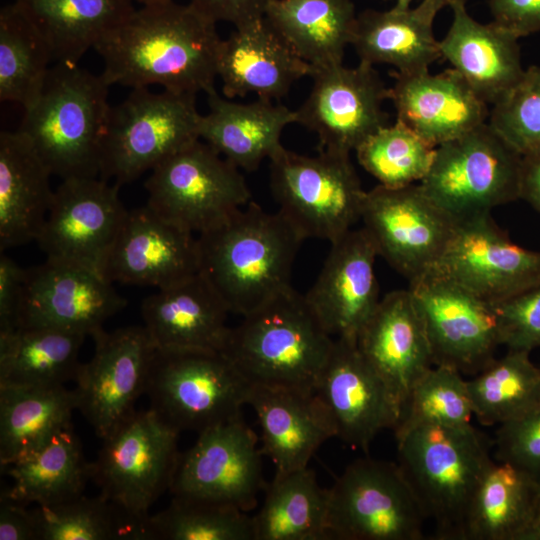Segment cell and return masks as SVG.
<instances>
[{
    "mask_svg": "<svg viewBox=\"0 0 540 540\" xmlns=\"http://www.w3.org/2000/svg\"><path fill=\"white\" fill-rule=\"evenodd\" d=\"M314 394L332 423L335 437L364 452L382 430L394 431L399 421L395 400L355 340L334 338Z\"/></svg>",
    "mask_w": 540,
    "mask_h": 540,
    "instance_id": "cell-20",
    "label": "cell"
},
{
    "mask_svg": "<svg viewBox=\"0 0 540 540\" xmlns=\"http://www.w3.org/2000/svg\"><path fill=\"white\" fill-rule=\"evenodd\" d=\"M0 540H38L33 509L0 495Z\"/></svg>",
    "mask_w": 540,
    "mask_h": 540,
    "instance_id": "cell-52",
    "label": "cell"
},
{
    "mask_svg": "<svg viewBox=\"0 0 540 540\" xmlns=\"http://www.w3.org/2000/svg\"><path fill=\"white\" fill-rule=\"evenodd\" d=\"M37 29L55 63L81 57L134 11L130 0H13Z\"/></svg>",
    "mask_w": 540,
    "mask_h": 540,
    "instance_id": "cell-33",
    "label": "cell"
},
{
    "mask_svg": "<svg viewBox=\"0 0 540 540\" xmlns=\"http://www.w3.org/2000/svg\"><path fill=\"white\" fill-rule=\"evenodd\" d=\"M109 84L78 64L50 67L35 102L24 110L19 130L52 175L97 177L111 106Z\"/></svg>",
    "mask_w": 540,
    "mask_h": 540,
    "instance_id": "cell-4",
    "label": "cell"
},
{
    "mask_svg": "<svg viewBox=\"0 0 540 540\" xmlns=\"http://www.w3.org/2000/svg\"><path fill=\"white\" fill-rule=\"evenodd\" d=\"M313 85L296 110L300 125L315 132L320 150L349 154L387 125L383 103L389 99L373 65L359 62L315 70Z\"/></svg>",
    "mask_w": 540,
    "mask_h": 540,
    "instance_id": "cell-17",
    "label": "cell"
},
{
    "mask_svg": "<svg viewBox=\"0 0 540 540\" xmlns=\"http://www.w3.org/2000/svg\"><path fill=\"white\" fill-rule=\"evenodd\" d=\"M250 387L221 352L156 347L145 394L168 426L199 434L240 417Z\"/></svg>",
    "mask_w": 540,
    "mask_h": 540,
    "instance_id": "cell-7",
    "label": "cell"
},
{
    "mask_svg": "<svg viewBox=\"0 0 540 540\" xmlns=\"http://www.w3.org/2000/svg\"><path fill=\"white\" fill-rule=\"evenodd\" d=\"M51 172L19 129L0 133V250L36 241L54 190Z\"/></svg>",
    "mask_w": 540,
    "mask_h": 540,
    "instance_id": "cell-31",
    "label": "cell"
},
{
    "mask_svg": "<svg viewBox=\"0 0 540 540\" xmlns=\"http://www.w3.org/2000/svg\"><path fill=\"white\" fill-rule=\"evenodd\" d=\"M258 437L241 416L198 434L180 453L170 488L173 497L254 509L266 483Z\"/></svg>",
    "mask_w": 540,
    "mask_h": 540,
    "instance_id": "cell-15",
    "label": "cell"
},
{
    "mask_svg": "<svg viewBox=\"0 0 540 540\" xmlns=\"http://www.w3.org/2000/svg\"><path fill=\"white\" fill-rule=\"evenodd\" d=\"M82 333L19 326L0 333V386H56L74 381Z\"/></svg>",
    "mask_w": 540,
    "mask_h": 540,
    "instance_id": "cell-38",
    "label": "cell"
},
{
    "mask_svg": "<svg viewBox=\"0 0 540 540\" xmlns=\"http://www.w3.org/2000/svg\"><path fill=\"white\" fill-rule=\"evenodd\" d=\"M270 188L279 212L305 240H338L361 219L366 191L349 154L308 156L282 146L270 159Z\"/></svg>",
    "mask_w": 540,
    "mask_h": 540,
    "instance_id": "cell-8",
    "label": "cell"
},
{
    "mask_svg": "<svg viewBox=\"0 0 540 540\" xmlns=\"http://www.w3.org/2000/svg\"><path fill=\"white\" fill-rule=\"evenodd\" d=\"M434 18L420 5L407 10L367 9L357 15L351 45L360 62L388 64L402 74L427 71L441 58Z\"/></svg>",
    "mask_w": 540,
    "mask_h": 540,
    "instance_id": "cell-32",
    "label": "cell"
},
{
    "mask_svg": "<svg viewBox=\"0 0 540 540\" xmlns=\"http://www.w3.org/2000/svg\"><path fill=\"white\" fill-rule=\"evenodd\" d=\"M265 17L314 71L343 63L357 23L351 0H272Z\"/></svg>",
    "mask_w": 540,
    "mask_h": 540,
    "instance_id": "cell-34",
    "label": "cell"
},
{
    "mask_svg": "<svg viewBox=\"0 0 540 540\" xmlns=\"http://www.w3.org/2000/svg\"><path fill=\"white\" fill-rule=\"evenodd\" d=\"M26 269L1 252L0 256V333L18 327Z\"/></svg>",
    "mask_w": 540,
    "mask_h": 540,
    "instance_id": "cell-49",
    "label": "cell"
},
{
    "mask_svg": "<svg viewBox=\"0 0 540 540\" xmlns=\"http://www.w3.org/2000/svg\"><path fill=\"white\" fill-rule=\"evenodd\" d=\"M435 148L396 120L371 135L355 153L359 164L379 185L398 188L419 183L426 176Z\"/></svg>",
    "mask_w": 540,
    "mask_h": 540,
    "instance_id": "cell-44",
    "label": "cell"
},
{
    "mask_svg": "<svg viewBox=\"0 0 540 540\" xmlns=\"http://www.w3.org/2000/svg\"><path fill=\"white\" fill-rule=\"evenodd\" d=\"M537 495V478L493 459L473 497L464 540H527Z\"/></svg>",
    "mask_w": 540,
    "mask_h": 540,
    "instance_id": "cell-36",
    "label": "cell"
},
{
    "mask_svg": "<svg viewBox=\"0 0 540 540\" xmlns=\"http://www.w3.org/2000/svg\"><path fill=\"white\" fill-rule=\"evenodd\" d=\"M126 305L101 272L46 258L26 269L18 327H51L92 337Z\"/></svg>",
    "mask_w": 540,
    "mask_h": 540,
    "instance_id": "cell-19",
    "label": "cell"
},
{
    "mask_svg": "<svg viewBox=\"0 0 540 540\" xmlns=\"http://www.w3.org/2000/svg\"><path fill=\"white\" fill-rule=\"evenodd\" d=\"M453 19L439 41L446 59L487 105H494L522 78L518 37L494 22L482 24L465 4L451 6Z\"/></svg>",
    "mask_w": 540,
    "mask_h": 540,
    "instance_id": "cell-29",
    "label": "cell"
},
{
    "mask_svg": "<svg viewBox=\"0 0 540 540\" xmlns=\"http://www.w3.org/2000/svg\"><path fill=\"white\" fill-rule=\"evenodd\" d=\"M253 515L255 540H329L328 488L309 467L275 472Z\"/></svg>",
    "mask_w": 540,
    "mask_h": 540,
    "instance_id": "cell-39",
    "label": "cell"
},
{
    "mask_svg": "<svg viewBox=\"0 0 540 540\" xmlns=\"http://www.w3.org/2000/svg\"><path fill=\"white\" fill-rule=\"evenodd\" d=\"M360 220L378 256L409 283L437 266L457 224L419 183L366 191Z\"/></svg>",
    "mask_w": 540,
    "mask_h": 540,
    "instance_id": "cell-13",
    "label": "cell"
},
{
    "mask_svg": "<svg viewBox=\"0 0 540 540\" xmlns=\"http://www.w3.org/2000/svg\"><path fill=\"white\" fill-rule=\"evenodd\" d=\"M196 94L134 88L111 106L101 145L102 179L121 186L200 140Z\"/></svg>",
    "mask_w": 540,
    "mask_h": 540,
    "instance_id": "cell-6",
    "label": "cell"
},
{
    "mask_svg": "<svg viewBox=\"0 0 540 540\" xmlns=\"http://www.w3.org/2000/svg\"><path fill=\"white\" fill-rule=\"evenodd\" d=\"M145 189L146 205L195 235L217 227L252 200L240 169L202 140L155 166Z\"/></svg>",
    "mask_w": 540,
    "mask_h": 540,
    "instance_id": "cell-12",
    "label": "cell"
},
{
    "mask_svg": "<svg viewBox=\"0 0 540 540\" xmlns=\"http://www.w3.org/2000/svg\"><path fill=\"white\" fill-rule=\"evenodd\" d=\"M222 39L194 7L175 1L142 6L107 33L94 49L111 86L209 94L215 90Z\"/></svg>",
    "mask_w": 540,
    "mask_h": 540,
    "instance_id": "cell-1",
    "label": "cell"
},
{
    "mask_svg": "<svg viewBox=\"0 0 540 540\" xmlns=\"http://www.w3.org/2000/svg\"><path fill=\"white\" fill-rule=\"evenodd\" d=\"M272 0H189V4L214 23L240 26L265 16Z\"/></svg>",
    "mask_w": 540,
    "mask_h": 540,
    "instance_id": "cell-51",
    "label": "cell"
},
{
    "mask_svg": "<svg viewBox=\"0 0 540 540\" xmlns=\"http://www.w3.org/2000/svg\"><path fill=\"white\" fill-rule=\"evenodd\" d=\"M473 415L484 426L515 420L540 404V367L530 352L509 350L467 380Z\"/></svg>",
    "mask_w": 540,
    "mask_h": 540,
    "instance_id": "cell-40",
    "label": "cell"
},
{
    "mask_svg": "<svg viewBox=\"0 0 540 540\" xmlns=\"http://www.w3.org/2000/svg\"><path fill=\"white\" fill-rule=\"evenodd\" d=\"M493 21L518 38L540 31V0H489Z\"/></svg>",
    "mask_w": 540,
    "mask_h": 540,
    "instance_id": "cell-50",
    "label": "cell"
},
{
    "mask_svg": "<svg viewBox=\"0 0 540 540\" xmlns=\"http://www.w3.org/2000/svg\"><path fill=\"white\" fill-rule=\"evenodd\" d=\"M488 123L521 156L540 151V66L492 105Z\"/></svg>",
    "mask_w": 540,
    "mask_h": 540,
    "instance_id": "cell-46",
    "label": "cell"
},
{
    "mask_svg": "<svg viewBox=\"0 0 540 540\" xmlns=\"http://www.w3.org/2000/svg\"><path fill=\"white\" fill-rule=\"evenodd\" d=\"M522 156L488 122L435 148L419 182L455 222L519 199Z\"/></svg>",
    "mask_w": 540,
    "mask_h": 540,
    "instance_id": "cell-9",
    "label": "cell"
},
{
    "mask_svg": "<svg viewBox=\"0 0 540 540\" xmlns=\"http://www.w3.org/2000/svg\"><path fill=\"white\" fill-rule=\"evenodd\" d=\"M73 390L56 386H0V466L31 454L72 425Z\"/></svg>",
    "mask_w": 540,
    "mask_h": 540,
    "instance_id": "cell-37",
    "label": "cell"
},
{
    "mask_svg": "<svg viewBox=\"0 0 540 540\" xmlns=\"http://www.w3.org/2000/svg\"><path fill=\"white\" fill-rule=\"evenodd\" d=\"M392 76L389 99L396 120L434 147L488 122V105L453 68L436 74L395 71Z\"/></svg>",
    "mask_w": 540,
    "mask_h": 540,
    "instance_id": "cell-25",
    "label": "cell"
},
{
    "mask_svg": "<svg viewBox=\"0 0 540 540\" xmlns=\"http://www.w3.org/2000/svg\"><path fill=\"white\" fill-rule=\"evenodd\" d=\"M435 268L494 304L540 283V251L512 242L486 214L457 222Z\"/></svg>",
    "mask_w": 540,
    "mask_h": 540,
    "instance_id": "cell-21",
    "label": "cell"
},
{
    "mask_svg": "<svg viewBox=\"0 0 540 540\" xmlns=\"http://www.w3.org/2000/svg\"><path fill=\"white\" fill-rule=\"evenodd\" d=\"M119 188L97 177L62 180L36 240L46 258L84 265L103 274L128 213Z\"/></svg>",
    "mask_w": 540,
    "mask_h": 540,
    "instance_id": "cell-18",
    "label": "cell"
},
{
    "mask_svg": "<svg viewBox=\"0 0 540 540\" xmlns=\"http://www.w3.org/2000/svg\"><path fill=\"white\" fill-rule=\"evenodd\" d=\"M493 450L495 460L508 462L540 479V404L499 425Z\"/></svg>",
    "mask_w": 540,
    "mask_h": 540,
    "instance_id": "cell-48",
    "label": "cell"
},
{
    "mask_svg": "<svg viewBox=\"0 0 540 540\" xmlns=\"http://www.w3.org/2000/svg\"><path fill=\"white\" fill-rule=\"evenodd\" d=\"M330 244L321 271L304 296L330 336L356 341L380 301L378 254L363 227L352 228Z\"/></svg>",
    "mask_w": 540,
    "mask_h": 540,
    "instance_id": "cell-23",
    "label": "cell"
},
{
    "mask_svg": "<svg viewBox=\"0 0 540 540\" xmlns=\"http://www.w3.org/2000/svg\"><path fill=\"white\" fill-rule=\"evenodd\" d=\"M423 318L434 365L474 376L501 345L494 307L436 268L409 283Z\"/></svg>",
    "mask_w": 540,
    "mask_h": 540,
    "instance_id": "cell-14",
    "label": "cell"
},
{
    "mask_svg": "<svg viewBox=\"0 0 540 540\" xmlns=\"http://www.w3.org/2000/svg\"><path fill=\"white\" fill-rule=\"evenodd\" d=\"M94 354L74 379L76 410L103 439L131 416L145 394L156 349L144 326H128L92 336Z\"/></svg>",
    "mask_w": 540,
    "mask_h": 540,
    "instance_id": "cell-16",
    "label": "cell"
},
{
    "mask_svg": "<svg viewBox=\"0 0 540 540\" xmlns=\"http://www.w3.org/2000/svg\"><path fill=\"white\" fill-rule=\"evenodd\" d=\"M145 540H255L253 516L236 507L173 497L144 524Z\"/></svg>",
    "mask_w": 540,
    "mask_h": 540,
    "instance_id": "cell-42",
    "label": "cell"
},
{
    "mask_svg": "<svg viewBox=\"0 0 540 540\" xmlns=\"http://www.w3.org/2000/svg\"><path fill=\"white\" fill-rule=\"evenodd\" d=\"M52 61L44 39L12 2L0 11V100L30 107Z\"/></svg>",
    "mask_w": 540,
    "mask_h": 540,
    "instance_id": "cell-41",
    "label": "cell"
},
{
    "mask_svg": "<svg viewBox=\"0 0 540 540\" xmlns=\"http://www.w3.org/2000/svg\"><path fill=\"white\" fill-rule=\"evenodd\" d=\"M38 540H144L142 530L100 493L33 508Z\"/></svg>",
    "mask_w": 540,
    "mask_h": 540,
    "instance_id": "cell-43",
    "label": "cell"
},
{
    "mask_svg": "<svg viewBox=\"0 0 540 540\" xmlns=\"http://www.w3.org/2000/svg\"><path fill=\"white\" fill-rule=\"evenodd\" d=\"M398 464L437 540H464L469 509L493 461V439L467 426L427 425L396 438Z\"/></svg>",
    "mask_w": 540,
    "mask_h": 540,
    "instance_id": "cell-5",
    "label": "cell"
},
{
    "mask_svg": "<svg viewBox=\"0 0 540 540\" xmlns=\"http://www.w3.org/2000/svg\"><path fill=\"white\" fill-rule=\"evenodd\" d=\"M13 484L1 494L28 506L52 505L83 494L92 480V462L83 451L73 425L58 431L31 454L1 468Z\"/></svg>",
    "mask_w": 540,
    "mask_h": 540,
    "instance_id": "cell-35",
    "label": "cell"
},
{
    "mask_svg": "<svg viewBox=\"0 0 540 540\" xmlns=\"http://www.w3.org/2000/svg\"><path fill=\"white\" fill-rule=\"evenodd\" d=\"M527 540H540V479H538V495L535 518L528 534Z\"/></svg>",
    "mask_w": 540,
    "mask_h": 540,
    "instance_id": "cell-55",
    "label": "cell"
},
{
    "mask_svg": "<svg viewBox=\"0 0 540 540\" xmlns=\"http://www.w3.org/2000/svg\"><path fill=\"white\" fill-rule=\"evenodd\" d=\"M413 0H395L394 9L397 10H407L410 8V5Z\"/></svg>",
    "mask_w": 540,
    "mask_h": 540,
    "instance_id": "cell-57",
    "label": "cell"
},
{
    "mask_svg": "<svg viewBox=\"0 0 540 540\" xmlns=\"http://www.w3.org/2000/svg\"><path fill=\"white\" fill-rule=\"evenodd\" d=\"M247 405L259 422L261 453L270 458L275 472L308 467L318 448L335 437L332 423L314 393L251 385Z\"/></svg>",
    "mask_w": 540,
    "mask_h": 540,
    "instance_id": "cell-28",
    "label": "cell"
},
{
    "mask_svg": "<svg viewBox=\"0 0 540 540\" xmlns=\"http://www.w3.org/2000/svg\"><path fill=\"white\" fill-rule=\"evenodd\" d=\"M313 72L265 16L235 27L220 44L217 77L229 99L248 94L279 99Z\"/></svg>",
    "mask_w": 540,
    "mask_h": 540,
    "instance_id": "cell-26",
    "label": "cell"
},
{
    "mask_svg": "<svg viewBox=\"0 0 540 540\" xmlns=\"http://www.w3.org/2000/svg\"><path fill=\"white\" fill-rule=\"evenodd\" d=\"M223 298L199 271L157 289L141 303L144 327L160 349L222 352L230 328Z\"/></svg>",
    "mask_w": 540,
    "mask_h": 540,
    "instance_id": "cell-27",
    "label": "cell"
},
{
    "mask_svg": "<svg viewBox=\"0 0 540 540\" xmlns=\"http://www.w3.org/2000/svg\"><path fill=\"white\" fill-rule=\"evenodd\" d=\"M356 345L401 414L413 385L434 366L425 324L409 289L394 290L380 299L357 334Z\"/></svg>",
    "mask_w": 540,
    "mask_h": 540,
    "instance_id": "cell-24",
    "label": "cell"
},
{
    "mask_svg": "<svg viewBox=\"0 0 540 540\" xmlns=\"http://www.w3.org/2000/svg\"><path fill=\"white\" fill-rule=\"evenodd\" d=\"M333 342L304 294L290 287L231 327L221 353L251 385L314 393Z\"/></svg>",
    "mask_w": 540,
    "mask_h": 540,
    "instance_id": "cell-3",
    "label": "cell"
},
{
    "mask_svg": "<svg viewBox=\"0 0 540 540\" xmlns=\"http://www.w3.org/2000/svg\"><path fill=\"white\" fill-rule=\"evenodd\" d=\"M179 432L152 410L135 411L102 440L92 481L144 535L150 508L170 490L180 453ZM145 540V536H144Z\"/></svg>",
    "mask_w": 540,
    "mask_h": 540,
    "instance_id": "cell-10",
    "label": "cell"
},
{
    "mask_svg": "<svg viewBox=\"0 0 540 540\" xmlns=\"http://www.w3.org/2000/svg\"><path fill=\"white\" fill-rule=\"evenodd\" d=\"M130 1H132L133 3L134 2L139 3L141 4V6H150V5L167 3L174 0H130Z\"/></svg>",
    "mask_w": 540,
    "mask_h": 540,
    "instance_id": "cell-56",
    "label": "cell"
},
{
    "mask_svg": "<svg viewBox=\"0 0 540 540\" xmlns=\"http://www.w3.org/2000/svg\"><path fill=\"white\" fill-rule=\"evenodd\" d=\"M329 540H422L427 519L398 463L361 458L328 488Z\"/></svg>",
    "mask_w": 540,
    "mask_h": 540,
    "instance_id": "cell-11",
    "label": "cell"
},
{
    "mask_svg": "<svg viewBox=\"0 0 540 540\" xmlns=\"http://www.w3.org/2000/svg\"><path fill=\"white\" fill-rule=\"evenodd\" d=\"M200 272L230 313L246 315L292 287L303 238L279 212L252 200L217 227L197 235Z\"/></svg>",
    "mask_w": 540,
    "mask_h": 540,
    "instance_id": "cell-2",
    "label": "cell"
},
{
    "mask_svg": "<svg viewBox=\"0 0 540 540\" xmlns=\"http://www.w3.org/2000/svg\"><path fill=\"white\" fill-rule=\"evenodd\" d=\"M473 417L463 374L448 366L434 365L411 388L393 432L396 439L421 426H467Z\"/></svg>",
    "mask_w": 540,
    "mask_h": 540,
    "instance_id": "cell-45",
    "label": "cell"
},
{
    "mask_svg": "<svg viewBox=\"0 0 540 540\" xmlns=\"http://www.w3.org/2000/svg\"><path fill=\"white\" fill-rule=\"evenodd\" d=\"M207 96L209 110L201 116L200 140L240 170L254 171L270 159L283 146V130L298 121L296 110L272 100L238 103L216 89Z\"/></svg>",
    "mask_w": 540,
    "mask_h": 540,
    "instance_id": "cell-30",
    "label": "cell"
},
{
    "mask_svg": "<svg viewBox=\"0 0 540 540\" xmlns=\"http://www.w3.org/2000/svg\"><path fill=\"white\" fill-rule=\"evenodd\" d=\"M519 199L540 212V151L522 156Z\"/></svg>",
    "mask_w": 540,
    "mask_h": 540,
    "instance_id": "cell-53",
    "label": "cell"
},
{
    "mask_svg": "<svg viewBox=\"0 0 540 540\" xmlns=\"http://www.w3.org/2000/svg\"><path fill=\"white\" fill-rule=\"evenodd\" d=\"M199 271L197 235L145 205L128 210L103 275L112 283L162 289Z\"/></svg>",
    "mask_w": 540,
    "mask_h": 540,
    "instance_id": "cell-22",
    "label": "cell"
},
{
    "mask_svg": "<svg viewBox=\"0 0 540 540\" xmlns=\"http://www.w3.org/2000/svg\"><path fill=\"white\" fill-rule=\"evenodd\" d=\"M467 0H422L419 4L422 8L435 15L446 6H453L455 4H466Z\"/></svg>",
    "mask_w": 540,
    "mask_h": 540,
    "instance_id": "cell-54",
    "label": "cell"
},
{
    "mask_svg": "<svg viewBox=\"0 0 540 540\" xmlns=\"http://www.w3.org/2000/svg\"><path fill=\"white\" fill-rule=\"evenodd\" d=\"M492 305L501 345L528 352L540 347V283Z\"/></svg>",
    "mask_w": 540,
    "mask_h": 540,
    "instance_id": "cell-47",
    "label": "cell"
}]
</instances>
